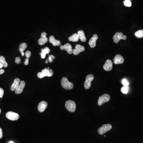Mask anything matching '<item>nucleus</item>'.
Masks as SVG:
<instances>
[{
	"instance_id": "nucleus-5",
	"label": "nucleus",
	"mask_w": 143,
	"mask_h": 143,
	"mask_svg": "<svg viewBox=\"0 0 143 143\" xmlns=\"http://www.w3.org/2000/svg\"><path fill=\"white\" fill-rule=\"evenodd\" d=\"M126 36H124L122 32H117L113 37L114 42L115 43H118L121 39L126 40Z\"/></svg>"
},
{
	"instance_id": "nucleus-19",
	"label": "nucleus",
	"mask_w": 143,
	"mask_h": 143,
	"mask_svg": "<svg viewBox=\"0 0 143 143\" xmlns=\"http://www.w3.org/2000/svg\"><path fill=\"white\" fill-rule=\"evenodd\" d=\"M78 34L79 36V39H80V40L82 42H85L86 41V38L83 31H78Z\"/></svg>"
},
{
	"instance_id": "nucleus-20",
	"label": "nucleus",
	"mask_w": 143,
	"mask_h": 143,
	"mask_svg": "<svg viewBox=\"0 0 143 143\" xmlns=\"http://www.w3.org/2000/svg\"><path fill=\"white\" fill-rule=\"evenodd\" d=\"M79 39V36L77 34H74L69 38V41H72V42H78Z\"/></svg>"
},
{
	"instance_id": "nucleus-22",
	"label": "nucleus",
	"mask_w": 143,
	"mask_h": 143,
	"mask_svg": "<svg viewBox=\"0 0 143 143\" xmlns=\"http://www.w3.org/2000/svg\"><path fill=\"white\" fill-rule=\"evenodd\" d=\"M27 47V44L25 43H22L19 46V51L22 53V52L24 51V50Z\"/></svg>"
},
{
	"instance_id": "nucleus-10",
	"label": "nucleus",
	"mask_w": 143,
	"mask_h": 143,
	"mask_svg": "<svg viewBox=\"0 0 143 143\" xmlns=\"http://www.w3.org/2000/svg\"><path fill=\"white\" fill-rule=\"evenodd\" d=\"M103 69L106 71H110L113 69V62L109 59H108L105 62V64L103 65Z\"/></svg>"
},
{
	"instance_id": "nucleus-39",
	"label": "nucleus",
	"mask_w": 143,
	"mask_h": 143,
	"mask_svg": "<svg viewBox=\"0 0 143 143\" xmlns=\"http://www.w3.org/2000/svg\"><path fill=\"white\" fill-rule=\"evenodd\" d=\"M21 54H22V56H24V52H22V53H21Z\"/></svg>"
},
{
	"instance_id": "nucleus-27",
	"label": "nucleus",
	"mask_w": 143,
	"mask_h": 143,
	"mask_svg": "<svg viewBox=\"0 0 143 143\" xmlns=\"http://www.w3.org/2000/svg\"><path fill=\"white\" fill-rule=\"evenodd\" d=\"M122 83L124 86L128 87V85H129V83L128 80L125 78L123 79L122 80Z\"/></svg>"
},
{
	"instance_id": "nucleus-25",
	"label": "nucleus",
	"mask_w": 143,
	"mask_h": 143,
	"mask_svg": "<svg viewBox=\"0 0 143 143\" xmlns=\"http://www.w3.org/2000/svg\"><path fill=\"white\" fill-rule=\"evenodd\" d=\"M41 52L44 53L47 55V54H48L49 53L50 51V49L48 47H46L44 49H42L41 50Z\"/></svg>"
},
{
	"instance_id": "nucleus-28",
	"label": "nucleus",
	"mask_w": 143,
	"mask_h": 143,
	"mask_svg": "<svg viewBox=\"0 0 143 143\" xmlns=\"http://www.w3.org/2000/svg\"><path fill=\"white\" fill-rule=\"evenodd\" d=\"M25 56L27 58H30L31 55V52L30 51H27L25 53Z\"/></svg>"
},
{
	"instance_id": "nucleus-41",
	"label": "nucleus",
	"mask_w": 143,
	"mask_h": 143,
	"mask_svg": "<svg viewBox=\"0 0 143 143\" xmlns=\"http://www.w3.org/2000/svg\"><path fill=\"white\" fill-rule=\"evenodd\" d=\"M48 60H47L46 61V63L47 64L48 63Z\"/></svg>"
},
{
	"instance_id": "nucleus-13",
	"label": "nucleus",
	"mask_w": 143,
	"mask_h": 143,
	"mask_svg": "<svg viewBox=\"0 0 143 143\" xmlns=\"http://www.w3.org/2000/svg\"><path fill=\"white\" fill-rule=\"evenodd\" d=\"M43 74V77H51L53 76L54 74L53 71L52 69H50L48 67L43 70L41 72Z\"/></svg>"
},
{
	"instance_id": "nucleus-11",
	"label": "nucleus",
	"mask_w": 143,
	"mask_h": 143,
	"mask_svg": "<svg viewBox=\"0 0 143 143\" xmlns=\"http://www.w3.org/2000/svg\"><path fill=\"white\" fill-rule=\"evenodd\" d=\"M47 34L46 32H42L41 34V37L38 40L39 45H43L48 41V38L46 37Z\"/></svg>"
},
{
	"instance_id": "nucleus-9",
	"label": "nucleus",
	"mask_w": 143,
	"mask_h": 143,
	"mask_svg": "<svg viewBox=\"0 0 143 143\" xmlns=\"http://www.w3.org/2000/svg\"><path fill=\"white\" fill-rule=\"evenodd\" d=\"M60 48L61 50H65L69 54H71L72 53V48L70 43H66L64 45H61Z\"/></svg>"
},
{
	"instance_id": "nucleus-15",
	"label": "nucleus",
	"mask_w": 143,
	"mask_h": 143,
	"mask_svg": "<svg viewBox=\"0 0 143 143\" xmlns=\"http://www.w3.org/2000/svg\"><path fill=\"white\" fill-rule=\"evenodd\" d=\"M98 38V36L97 34L94 35L91 38L89 41V44L90 45L91 48H93L95 47L96 45V42Z\"/></svg>"
},
{
	"instance_id": "nucleus-12",
	"label": "nucleus",
	"mask_w": 143,
	"mask_h": 143,
	"mask_svg": "<svg viewBox=\"0 0 143 143\" xmlns=\"http://www.w3.org/2000/svg\"><path fill=\"white\" fill-rule=\"evenodd\" d=\"M25 83L24 81L20 82L19 85L17 87L15 90V93L16 94H19L22 93L24 89L25 86Z\"/></svg>"
},
{
	"instance_id": "nucleus-29",
	"label": "nucleus",
	"mask_w": 143,
	"mask_h": 143,
	"mask_svg": "<svg viewBox=\"0 0 143 143\" xmlns=\"http://www.w3.org/2000/svg\"><path fill=\"white\" fill-rule=\"evenodd\" d=\"M21 59L19 57H17L15 59V62L17 64H19L21 63Z\"/></svg>"
},
{
	"instance_id": "nucleus-30",
	"label": "nucleus",
	"mask_w": 143,
	"mask_h": 143,
	"mask_svg": "<svg viewBox=\"0 0 143 143\" xmlns=\"http://www.w3.org/2000/svg\"><path fill=\"white\" fill-rule=\"evenodd\" d=\"M4 94V91L3 89L0 88V98H2Z\"/></svg>"
},
{
	"instance_id": "nucleus-40",
	"label": "nucleus",
	"mask_w": 143,
	"mask_h": 143,
	"mask_svg": "<svg viewBox=\"0 0 143 143\" xmlns=\"http://www.w3.org/2000/svg\"><path fill=\"white\" fill-rule=\"evenodd\" d=\"M9 143H14V142H13V141H11V142H9Z\"/></svg>"
},
{
	"instance_id": "nucleus-35",
	"label": "nucleus",
	"mask_w": 143,
	"mask_h": 143,
	"mask_svg": "<svg viewBox=\"0 0 143 143\" xmlns=\"http://www.w3.org/2000/svg\"><path fill=\"white\" fill-rule=\"evenodd\" d=\"M3 136V134H2V129L0 128V139L2 138Z\"/></svg>"
},
{
	"instance_id": "nucleus-8",
	"label": "nucleus",
	"mask_w": 143,
	"mask_h": 143,
	"mask_svg": "<svg viewBox=\"0 0 143 143\" xmlns=\"http://www.w3.org/2000/svg\"><path fill=\"white\" fill-rule=\"evenodd\" d=\"M85 48L80 45H76L75 46V48L73 50L72 53L75 55H77L82 52L84 51Z\"/></svg>"
},
{
	"instance_id": "nucleus-37",
	"label": "nucleus",
	"mask_w": 143,
	"mask_h": 143,
	"mask_svg": "<svg viewBox=\"0 0 143 143\" xmlns=\"http://www.w3.org/2000/svg\"><path fill=\"white\" fill-rule=\"evenodd\" d=\"M3 67V65H2V64L1 63V62H0V69H1V68H2V67Z\"/></svg>"
},
{
	"instance_id": "nucleus-18",
	"label": "nucleus",
	"mask_w": 143,
	"mask_h": 143,
	"mask_svg": "<svg viewBox=\"0 0 143 143\" xmlns=\"http://www.w3.org/2000/svg\"><path fill=\"white\" fill-rule=\"evenodd\" d=\"M20 82V79L19 78H16L14 80V83H12L11 86V90L12 91H14L16 90L17 87L19 85Z\"/></svg>"
},
{
	"instance_id": "nucleus-17",
	"label": "nucleus",
	"mask_w": 143,
	"mask_h": 143,
	"mask_svg": "<svg viewBox=\"0 0 143 143\" xmlns=\"http://www.w3.org/2000/svg\"><path fill=\"white\" fill-rule=\"evenodd\" d=\"M49 42L53 44L54 46H59L61 45V42L59 40H56L53 36H51L49 37Z\"/></svg>"
},
{
	"instance_id": "nucleus-2",
	"label": "nucleus",
	"mask_w": 143,
	"mask_h": 143,
	"mask_svg": "<svg viewBox=\"0 0 143 143\" xmlns=\"http://www.w3.org/2000/svg\"><path fill=\"white\" fill-rule=\"evenodd\" d=\"M65 107L69 111L74 112L76 110V103L73 101L68 100L66 102Z\"/></svg>"
},
{
	"instance_id": "nucleus-38",
	"label": "nucleus",
	"mask_w": 143,
	"mask_h": 143,
	"mask_svg": "<svg viewBox=\"0 0 143 143\" xmlns=\"http://www.w3.org/2000/svg\"><path fill=\"white\" fill-rule=\"evenodd\" d=\"M51 56L52 57V58H53V59H55V57L53 56V55H51Z\"/></svg>"
},
{
	"instance_id": "nucleus-36",
	"label": "nucleus",
	"mask_w": 143,
	"mask_h": 143,
	"mask_svg": "<svg viewBox=\"0 0 143 143\" xmlns=\"http://www.w3.org/2000/svg\"><path fill=\"white\" fill-rule=\"evenodd\" d=\"M4 72V70L1 69L0 70V75L3 74Z\"/></svg>"
},
{
	"instance_id": "nucleus-24",
	"label": "nucleus",
	"mask_w": 143,
	"mask_h": 143,
	"mask_svg": "<svg viewBox=\"0 0 143 143\" xmlns=\"http://www.w3.org/2000/svg\"><path fill=\"white\" fill-rule=\"evenodd\" d=\"M129 87H128L124 86L121 87V91L124 94H127L128 93Z\"/></svg>"
},
{
	"instance_id": "nucleus-34",
	"label": "nucleus",
	"mask_w": 143,
	"mask_h": 143,
	"mask_svg": "<svg viewBox=\"0 0 143 143\" xmlns=\"http://www.w3.org/2000/svg\"><path fill=\"white\" fill-rule=\"evenodd\" d=\"M29 60L28 58H27L25 60V61L24 62V64L25 65H27L29 64Z\"/></svg>"
},
{
	"instance_id": "nucleus-42",
	"label": "nucleus",
	"mask_w": 143,
	"mask_h": 143,
	"mask_svg": "<svg viewBox=\"0 0 143 143\" xmlns=\"http://www.w3.org/2000/svg\"><path fill=\"white\" fill-rule=\"evenodd\" d=\"M1 109H0V113H1Z\"/></svg>"
},
{
	"instance_id": "nucleus-6",
	"label": "nucleus",
	"mask_w": 143,
	"mask_h": 143,
	"mask_svg": "<svg viewBox=\"0 0 143 143\" xmlns=\"http://www.w3.org/2000/svg\"><path fill=\"white\" fill-rule=\"evenodd\" d=\"M110 100V96L107 94H105L99 97L98 101V105L99 106H101L103 103L109 101Z\"/></svg>"
},
{
	"instance_id": "nucleus-23",
	"label": "nucleus",
	"mask_w": 143,
	"mask_h": 143,
	"mask_svg": "<svg viewBox=\"0 0 143 143\" xmlns=\"http://www.w3.org/2000/svg\"><path fill=\"white\" fill-rule=\"evenodd\" d=\"M135 36L138 38H141L143 37V30H140L138 31L135 33Z\"/></svg>"
},
{
	"instance_id": "nucleus-1",
	"label": "nucleus",
	"mask_w": 143,
	"mask_h": 143,
	"mask_svg": "<svg viewBox=\"0 0 143 143\" xmlns=\"http://www.w3.org/2000/svg\"><path fill=\"white\" fill-rule=\"evenodd\" d=\"M61 84L63 88L67 90H71L74 87V84L68 80L67 78L64 77L61 80Z\"/></svg>"
},
{
	"instance_id": "nucleus-31",
	"label": "nucleus",
	"mask_w": 143,
	"mask_h": 143,
	"mask_svg": "<svg viewBox=\"0 0 143 143\" xmlns=\"http://www.w3.org/2000/svg\"><path fill=\"white\" fill-rule=\"evenodd\" d=\"M37 76H38V78H44L43 74H42V73L41 72L38 73V74H37Z\"/></svg>"
},
{
	"instance_id": "nucleus-33",
	"label": "nucleus",
	"mask_w": 143,
	"mask_h": 143,
	"mask_svg": "<svg viewBox=\"0 0 143 143\" xmlns=\"http://www.w3.org/2000/svg\"><path fill=\"white\" fill-rule=\"evenodd\" d=\"M48 61L50 63H52L53 61V59L52 58L51 55H49V57H48Z\"/></svg>"
},
{
	"instance_id": "nucleus-26",
	"label": "nucleus",
	"mask_w": 143,
	"mask_h": 143,
	"mask_svg": "<svg viewBox=\"0 0 143 143\" xmlns=\"http://www.w3.org/2000/svg\"><path fill=\"white\" fill-rule=\"evenodd\" d=\"M124 4L127 7H131V3L130 0H125L124 1Z\"/></svg>"
},
{
	"instance_id": "nucleus-14",
	"label": "nucleus",
	"mask_w": 143,
	"mask_h": 143,
	"mask_svg": "<svg viewBox=\"0 0 143 143\" xmlns=\"http://www.w3.org/2000/svg\"><path fill=\"white\" fill-rule=\"evenodd\" d=\"M124 59L121 55H117L114 58L113 62L115 64H121L124 62Z\"/></svg>"
},
{
	"instance_id": "nucleus-16",
	"label": "nucleus",
	"mask_w": 143,
	"mask_h": 143,
	"mask_svg": "<svg viewBox=\"0 0 143 143\" xmlns=\"http://www.w3.org/2000/svg\"><path fill=\"white\" fill-rule=\"evenodd\" d=\"M48 106V103L46 101H42L40 102L38 106V109L40 112L44 111Z\"/></svg>"
},
{
	"instance_id": "nucleus-3",
	"label": "nucleus",
	"mask_w": 143,
	"mask_h": 143,
	"mask_svg": "<svg viewBox=\"0 0 143 143\" xmlns=\"http://www.w3.org/2000/svg\"><path fill=\"white\" fill-rule=\"evenodd\" d=\"M112 128V126L110 124H104L102 125V127L99 128L98 132L100 135H103L107 131H109Z\"/></svg>"
},
{
	"instance_id": "nucleus-32",
	"label": "nucleus",
	"mask_w": 143,
	"mask_h": 143,
	"mask_svg": "<svg viewBox=\"0 0 143 143\" xmlns=\"http://www.w3.org/2000/svg\"><path fill=\"white\" fill-rule=\"evenodd\" d=\"M40 55L41 56V58L42 59H44L45 58V57H46V54L44 53H42V52L40 53Z\"/></svg>"
},
{
	"instance_id": "nucleus-21",
	"label": "nucleus",
	"mask_w": 143,
	"mask_h": 143,
	"mask_svg": "<svg viewBox=\"0 0 143 143\" xmlns=\"http://www.w3.org/2000/svg\"><path fill=\"white\" fill-rule=\"evenodd\" d=\"M0 62L2 64L3 67H7L8 66L7 62H6V60L5 58L3 56H0Z\"/></svg>"
},
{
	"instance_id": "nucleus-4",
	"label": "nucleus",
	"mask_w": 143,
	"mask_h": 143,
	"mask_svg": "<svg viewBox=\"0 0 143 143\" xmlns=\"http://www.w3.org/2000/svg\"><path fill=\"white\" fill-rule=\"evenodd\" d=\"M94 79V77L92 74H89L85 78V81L84 82V85L86 89H89L91 86V83Z\"/></svg>"
},
{
	"instance_id": "nucleus-7",
	"label": "nucleus",
	"mask_w": 143,
	"mask_h": 143,
	"mask_svg": "<svg viewBox=\"0 0 143 143\" xmlns=\"http://www.w3.org/2000/svg\"><path fill=\"white\" fill-rule=\"evenodd\" d=\"M6 117L8 119L11 120H16L19 119V115L17 113L9 111L6 113Z\"/></svg>"
}]
</instances>
